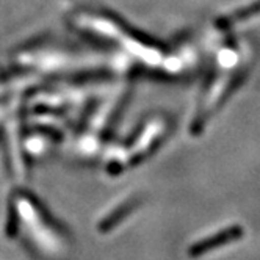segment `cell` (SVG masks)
<instances>
[{"label": "cell", "mask_w": 260, "mask_h": 260, "mask_svg": "<svg viewBox=\"0 0 260 260\" xmlns=\"http://www.w3.org/2000/svg\"><path fill=\"white\" fill-rule=\"evenodd\" d=\"M243 234H245V231L241 226H232L229 229H224V231H221V232H218L215 235H210L206 240H202V241H199V243L193 245L188 252L193 257L202 255V254L213 251L216 248L229 245V243H232V241H237L238 238L243 237Z\"/></svg>", "instance_id": "obj_1"}]
</instances>
